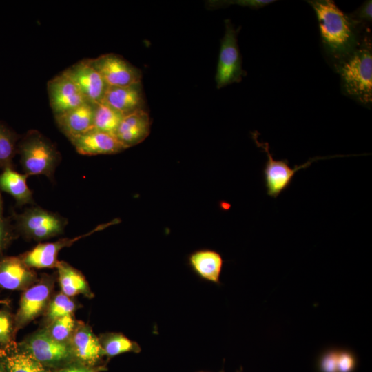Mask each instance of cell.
<instances>
[{
	"label": "cell",
	"mask_w": 372,
	"mask_h": 372,
	"mask_svg": "<svg viewBox=\"0 0 372 372\" xmlns=\"http://www.w3.org/2000/svg\"><path fill=\"white\" fill-rule=\"evenodd\" d=\"M313 9L326 56L333 68L360 43L370 30L342 11L331 0L307 1Z\"/></svg>",
	"instance_id": "cell-1"
},
{
	"label": "cell",
	"mask_w": 372,
	"mask_h": 372,
	"mask_svg": "<svg viewBox=\"0 0 372 372\" xmlns=\"http://www.w3.org/2000/svg\"><path fill=\"white\" fill-rule=\"evenodd\" d=\"M347 96L367 107L372 104V42L371 30L358 46L334 68Z\"/></svg>",
	"instance_id": "cell-2"
},
{
	"label": "cell",
	"mask_w": 372,
	"mask_h": 372,
	"mask_svg": "<svg viewBox=\"0 0 372 372\" xmlns=\"http://www.w3.org/2000/svg\"><path fill=\"white\" fill-rule=\"evenodd\" d=\"M17 153L24 174L43 175L50 180L61 160L52 143L37 130L29 131L18 143Z\"/></svg>",
	"instance_id": "cell-3"
},
{
	"label": "cell",
	"mask_w": 372,
	"mask_h": 372,
	"mask_svg": "<svg viewBox=\"0 0 372 372\" xmlns=\"http://www.w3.org/2000/svg\"><path fill=\"white\" fill-rule=\"evenodd\" d=\"M11 218L18 235L35 241L63 234L68 225L65 218L38 206L27 208L21 214L13 211Z\"/></svg>",
	"instance_id": "cell-4"
},
{
	"label": "cell",
	"mask_w": 372,
	"mask_h": 372,
	"mask_svg": "<svg viewBox=\"0 0 372 372\" xmlns=\"http://www.w3.org/2000/svg\"><path fill=\"white\" fill-rule=\"evenodd\" d=\"M225 27L215 76L218 89L240 82L247 74L242 69V57L238 45V34L240 27L234 28L229 19L225 20Z\"/></svg>",
	"instance_id": "cell-5"
},
{
	"label": "cell",
	"mask_w": 372,
	"mask_h": 372,
	"mask_svg": "<svg viewBox=\"0 0 372 372\" xmlns=\"http://www.w3.org/2000/svg\"><path fill=\"white\" fill-rule=\"evenodd\" d=\"M19 344L25 351L47 368L59 369L74 362L70 344L54 340L43 328Z\"/></svg>",
	"instance_id": "cell-6"
},
{
	"label": "cell",
	"mask_w": 372,
	"mask_h": 372,
	"mask_svg": "<svg viewBox=\"0 0 372 372\" xmlns=\"http://www.w3.org/2000/svg\"><path fill=\"white\" fill-rule=\"evenodd\" d=\"M54 278L43 274L32 286L23 291L19 308L14 316V333L43 314L52 296Z\"/></svg>",
	"instance_id": "cell-7"
},
{
	"label": "cell",
	"mask_w": 372,
	"mask_h": 372,
	"mask_svg": "<svg viewBox=\"0 0 372 372\" xmlns=\"http://www.w3.org/2000/svg\"><path fill=\"white\" fill-rule=\"evenodd\" d=\"M258 134L257 132H254L252 133V137L257 146L262 149L267 154V159L262 173L267 194L270 197L276 198L284 190L287 189L298 170L309 167L313 161L327 158V157H314L309 158L300 165L291 167L287 159H274L270 153L269 144L260 142L258 140Z\"/></svg>",
	"instance_id": "cell-8"
},
{
	"label": "cell",
	"mask_w": 372,
	"mask_h": 372,
	"mask_svg": "<svg viewBox=\"0 0 372 372\" xmlns=\"http://www.w3.org/2000/svg\"><path fill=\"white\" fill-rule=\"evenodd\" d=\"M90 61L107 87H124L141 83V71L118 55L103 54Z\"/></svg>",
	"instance_id": "cell-9"
},
{
	"label": "cell",
	"mask_w": 372,
	"mask_h": 372,
	"mask_svg": "<svg viewBox=\"0 0 372 372\" xmlns=\"http://www.w3.org/2000/svg\"><path fill=\"white\" fill-rule=\"evenodd\" d=\"M118 220L100 225L89 232L69 238H64L52 242L39 243L34 247L19 255L23 262L32 269L56 268L60 251L69 247L74 242L92 234L101 231L107 227L117 223Z\"/></svg>",
	"instance_id": "cell-10"
},
{
	"label": "cell",
	"mask_w": 372,
	"mask_h": 372,
	"mask_svg": "<svg viewBox=\"0 0 372 372\" xmlns=\"http://www.w3.org/2000/svg\"><path fill=\"white\" fill-rule=\"evenodd\" d=\"M69 344L75 363L88 368L103 366L101 364L105 355L99 337L87 324L77 320Z\"/></svg>",
	"instance_id": "cell-11"
},
{
	"label": "cell",
	"mask_w": 372,
	"mask_h": 372,
	"mask_svg": "<svg viewBox=\"0 0 372 372\" xmlns=\"http://www.w3.org/2000/svg\"><path fill=\"white\" fill-rule=\"evenodd\" d=\"M63 72L76 85L87 102L96 104L102 101L107 85L90 59L81 61Z\"/></svg>",
	"instance_id": "cell-12"
},
{
	"label": "cell",
	"mask_w": 372,
	"mask_h": 372,
	"mask_svg": "<svg viewBox=\"0 0 372 372\" xmlns=\"http://www.w3.org/2000/svg\"><path fill=\"white\" fill-rule=\"evenodd\" d=\"M50 104L54 116L70 111L87 102L72 80L63 72L48 83Z\"/></svg>",
	"instance_id": "cell-13"
},
{
	"label": "cell",
	"mask_w": 372,
	"mask_h": 372,
	"mask_svg": "<svg viewBox=\"0 0 372 372\" xmlns=\"http://www.w3.org/2000/svg\"><path fill=\"white\" fill-rule=\"evenodd\" d=\"M38 280L37 273L28 267L19 256L0 258V287L24 291Z\"/></svg>",
	"instance_id": "cell-14"
},
{
	"label": "cell",
	"mask_w": 372,
	"mask_h": 372,
	"mask_svg": "<svg viewBox=\"0 0 372 372\" xmlns=\"http://www.w3.org/2000/svg\"><path fill=\"white\" fill-rule=\"evenodd\" d=\"M70 141L79 154L86 156L114 154L125 149L114 135L94 129Z\"/></svg>",
	"instance_id": "cell-15"
},
{
	"label": "cell",
	"mask_w": 372,
	"mask_h": 372,
	"mask_svg": "<svg viewBox=\"0 0 372 372\" xmlns=\"http://www.w3.org/2000/svg\"><path fill=\"white\" fill-rule=\"evenodd\" d=\"M150 126L147 111L139 110L123 116L114 136L126 149L143 141L150 132Z\"/></svg>",
	"instance_id": "cell-16"
},
{
	"label": "cell",
	"mask_w": 372,
	"mask_h": 372,
	"mask_svg": "<svg viewBox=\"0 0 372 372\" xmlns=\"http://www.w3.org/2000/svg\"><path fill=\"white\" fill-rule=\"evenodd\" d=\"M102 102L123 116L145 109L141 83L124 87H107Z\"/></svg>",
	"instance_id": "cell-17"
},
{
	"label": "cell",
	"mask_w": 372,
	"mask_h": 372,
	"mask_svg": "<svg viewBox=\"0 0 372 372\" xmlns=\"http://www.w3.org/2000/svg\"><path fill=\"white\" fill-rule=\"evenodd\" d=\"M94 115V104L86 102L54 116L59 128L70 140L93 129Z\"/></svg>",
	"instance_id": "cell-18"
},
{
	"label": "cell",
	"mask_w": 372,
	"mask_h": 372,
	"mask_svg": "<svg viewBox=\"0 0 372 372\" xmlns=\"http://www.w3.org/2000/svg\"><path fill=\"white\" fill-rule=\"evenodd\" d=\"M0 359L6 372H53L34 359L14 340L0 347Z\"/></svg>",
	"instance_id": "cell-19"
},
{
	"label": "cell",
	"mask_w": 372,
	"mask_h": 372,
	"mask_svg": "<svg viewBox=\"0 0 372 372\" xmlns=\"http://www.w3.org/2000/svg\"><path fill=\"white\" fill-rule=\"evenodd\" d=\"M188 263L200 279L220 285L223 259L218 252L208 249L195 251L189 254Z\"/></svg>",
	"instance_id": "cell-20"
},
{
	"label": "cell",
	"mask_w": 372,
	"mask_h": 372,
	"mask_svg": "<svg viewBox=\"0 0 372 372\" xmlns=\"http://www.w3.org/2000/svg\"><path fill=\"white\" fill-rule=\"evenodd\" d=\"M56 269L61 292L70 298L79 294L90 299L94 298L86 278L79 270L65 261H59Z\"/></svg>",
	"instance_id": "cell-21"
},
{
	"label": "cell",
	"mask_w": 372,
	"mask_h": 372,
	"mask_svg": "<svg viewBox=\"0 0 372 372\" xmlns=\"http://www.w3.org/2000/svg\"><path fill=\"white\" fill-rule=\"evenodd\" d=\"M28 176L17 172L13 167L5 168L0 174V191L12 196L19 207L34 204L32 192L27 184Z\"/></svg>",
	"instance_id": "cell-22"
},
{
	"label": "cell",
	"mask_w": 372,
	"mask_h": 372,
	"mask_svg": "<svg viewBox=\"0 0 372 372\" xmlns=\"http://www.w3.org/2000/svg\"><path fill=\"white\" fill-rule=\"evenodd\" d=\"M99 340L104 355L108 358L125 353H138L141 351L136 342L131 340L122 333H104L99 336Z\"/></svg>",
	"instance_id": "cell-23"
},
{
	"label": "cell",
	"mask_w": 372,
	"mask_h": 372,
	"mask_svg": "<svg viewBox=\"0 0 372 372\" xmlns=\"http://www.w3.org/2000/svg\"><path fill=\"white\" fill-rule=\"evenodd\" d=\"M123 117L122 114L106 103H96L93 129L115 135Z\"/></svg>",
	"instance_id": "cell-24"
},
{
	"label": "cell",
	"mask_w": 372,
	"mask_h": 372,
	"mask_svg": "<svg viewBox=\"0 0 372 372\" xmlns=\"http://www.w3.org/2000/svg\"><path fill=\"white\" fill-rule=\"evenodd\" d=\"M19 136L0 122V168L13 167V159L17 153Z\"/></svg>",
	"instance_id": "cell-25"
},
{
	"label": "cell",
	"mask_w": 372,
	"mask_h": 372,
	"mask_svg": "<svg viewBox=\"0 0 372 372\" xmlns=\"http://www.w3.org/2000/svg\"><path fill=\"white\" fill-rule=\"evenodd\" d=\"M77 320L74 314H69L57 318L43 329L54 340L63 344H69L75 330Z\"/></svg>",
	"instance_id": "cell-26"
},
{
	"label": "cell",
	"mask_w": 372,
	"mask_h": 372,
	"mask_svg": "<svg viewBox=\"0 0 372 372\" xmlns=\"http://www.w3.org/2000/svg\"><path fill=\"white\" fill-rule=\"evenodd\" d=\"M76 309V302L70 297L62 292L56 294L52 297L43 313L45 326L57 318L74 314Z\"/></svg>",
	"instance_id": "cell-27"
},
{
	"label": "cell",
	"mask_w": 372,
	"mask_h": 372,
	"mask_svg": "<svg viewBox=\"0 0 372 372\" xmlns=\"http://www.w3.org/2000/svg\"><path fill=\"white\" fill-rule=\"evenodd\" d=\"M4 203L2 192L0 191V258L11 242L17 238L13 221L11 217L3 214Z\"/></svg>",
	"instance_id": "cell-28"
},
{
	"label": "cell",
	"mask_w": 372,
	"mask_h": 372,
	"mask_svg": "<svg viewBox=\"0 0 372 372\" xmlns=\"http://www.w3.org/2000/svg\"><path fill=\"white\" fill-rule=\"evenodd\" d=\"M14 316L7 309H0V345L14 340Z\"/></svg>",
	"instance_id": "cell-29"
},
{
	"label": "cell",
	"mask_w": 372,
	"mask_h": 372,
	"mask_svg": "<svg viewBox=\"0 0 372 372\" xmlns=\"http://www.w3.org/2000/svg\"><path fill=\"white\" fill-rule=\"evenodd\" d=\"M275 2L273 0H213L208 1L207 4L209 8L217 9L226 8L231 5H238L249 7L251 9H259Z\"/></svg>",
	"instance_id": "cell-30"
},
{
	"label": "cell",
	"mask_w": 372,
	"mask_h": 372,
	"mask_svg": "<svg viewBox=\"0 0 372 372\" xmlns=\"http://www.w3.org/2000/svg\"><path fill=\"white\" fill-rule=\"evenodd\" d=\"M338 349H329L321 354L318 361L319 372H338Z\"/></svg>",
	"instance_id": "cell-31"
},
{
	"label": "cell",
	"mask_w": 372,
	"mask_h": 372,
	"mask_svg": "<svg viewBox=\"0 0 372 372\" xmlns=\"http://www.w3.org/2000/svg\"><path fill=\"white\" fill-rule=\"evenodd\" d=\"M357 364L354 353L347 349H338V372H353Z\"/></svg>",
	"instance_id": "cell-32"
},
{
	"label": "cell",
	"mask_w": 372,
	"mask_h": 372,
	"mask_svg": "<svg viewBox=\"0 0 372 372\" xmlns=\"http://www.w3.org/2000/svg\"><path fill=\"white\" fill-rule=\"evenodd\" d=\"M358 23L369 26L372 21V1H364L354 12L349 14Z\"/></svg>",
	"instance_id": "cell-33"
},
{
	"label": "cell",
	"mask_w": 372,
	"mask_h": 372,
	"mask_svg": "<svg viewBox=\"0 0 372 372\" xmlns=\"http://www.w3.org/2000/svg\"><path fill=\"white\" fill-rule=\"evenodd\" d=\"M106 369H107L105 366L95 368H88L74 362L68 366L56 369L55 372H94L102 371Z\"/></svg>",
	"instance_id": "cell-34"
},
{
	"label": "cell",
	"mask_w": 372,
	"mask_h": 372,
	"mask_svg": "<svg viewBox=\"0 0 372 372\" xmlns=\"http://www.w3.org/2000/svg\"><path fill=\"white\" fill-rule=\"evenodd\" d=\"M0 372H6L5 366L1 359H0Z\"/></svg>",
	"instance_id": "cell-35"
},
{
	"label": "cell",
	"mask_w": 372,
	"mask_h": 372,
	"mask_svg": "<svg viewBox=\"0 0 372 372\" xmlns=\"http://www.w3.org/2000/svg\"><path fill=\"white\" fill-rule=\"evenodd\" d=\"M8 304V302L7 300H0V304Z\"/></svg>",
	"instance_id": "cell-36"
},
{
	"label": "cell",
	"mask_w": 372,
	"mask_h": 372,
	"mask_svg": "<svg viewBox=\"0 0 372 372\" xmlns=\"http://www.w3.org/2000/svg\"><path fill=\"white\" fill-rule=\"evenodd\" d=\"M236 372H243V371H242V369H240V370L237 371Z\"/></svg>",
	"instance_id": "cell-37"
},
{
	"label": "cell",
	"mask_w": 372,
	"mask_h": 372,
	"mask_svg": "<svg viewBox=\"0 0 372 372\" xmlns=\"http://www.w3.org/2000/svg\"><path fill=\"white\" fill-rule=\"evenodd\" d=\"M198 372H205V371H198ZM223 372V371H222Z\"/></svg>",
	"instance_id": "cell-38"
},
{
	"label": "cell",
	"mask_w": 372,
	"mask_h": 372,
	"mask_svg": "<svg viewBox=\"0 0 372 372\" xmlns=\"http://www.w3.org/2000/svg\"><path fill=\"white\" fill-rule=\"evenodd\" d=\"M94 372H100V371H94Z\"/></svg>",
	"instance_id": "cell-39"
},
{
	"label": "cell",
	"mask_w": 372,
	"mask_h": 372,
	"mask_svg": "<svg viewBox=\"0 0 372 372\" xmlns=\"http://www.w3.org/2000/svg\"><path fill=\"white\" fill-rule=\"evenodd\" d=\"M0 347H1V345H0Z\"/></svg>",
	"instance_id": "cell-40"
}]
</instances>
